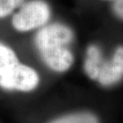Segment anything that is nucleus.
I'll return each mask as SVG.
<instances>
[{"instance_id":"nucleus-3","label":"nucleus","mask_w":123,"mask_h":123,"mask_svg":"<svg viewBox=\"0 0 123 123\" xmlns=\"http://www.w3.org/2000/svg\"><path fill=\"white\" fill-rule=\"evenodd\" d=\"M50 18V8L43 0H31L14 15L12 25L16 30L26 32L43 26Z\"/></svg>"},{"instance_id":"nucleus-5","label":"nucleus","mask_w":123,"mask_h":123,"mask_svg":"<svg viewBox=\"0 0 123 123\" xmlns=\"http://www.w3.org/2000/svg\"><path fill=\"white\" fill-rule=\"evenodd\" d=\"M102 62L99 49L96 46H90L87 51V58L85 61V70L90 79H98Z\"/></svg>"},{"instance_id":"nucleus-1","label":"nucleus","mask_w":123,"mask_h":123,"mask_svg":"<svg viewBox=\"0 0 123 123\" xmlns=\"http://www.w3.org/2000/svg\"><path fill=\"white\" fill-rule=\"evenodd\" d=\"M73 32L68 26L55 23L42 27L35 37V44L42 60L57 72L68 70L74 57L68 49L73 40Z\"/></svg>"},{"instance_id":"nucleus-7","label":"nucleus","mask_w":123,"mask_h":123,"mask_svg":"<svg viewBox=\"0 0 123 123\" xmlns=\"http://www.w3.org/2000/svg\"><path fill=\"white\" fill-rule=\"evenodd\" d=\"M22 2L23 0H0V18L9 16Z\"/></svg>"},{"instance_id":"nucleus-2","label":"nucleus","mask_w":123,"mask_h":123,"mask_svg":"<svg viewBox=\"0 0 123 123\" xmlns=\"http://www.w3.org/2000/svg\"><path fill=\"white\" fill-rule=\"evenodd\" d=\"M38 83L37 72L20 63L13 49L0 42V87L6 90L28 92Z\"/></svg>"},{"instance_id":"nucleus-4","label":"nucleus","mask_w":123,"mask_h":123,"mask_svg":"<svg viewBox=\"0 0 123 123\" xmlns=\"http://www.w3.org/2000/svg\"><path fill=\"white\" fill-rule=\"evenodd\" d=\"M123 77V47L116 49L112 59L102 62L98 79L102 85L109 86L118 82Z\"/></svg>"},{"instance_id":"nucleus-6","label":"nucleus","mask_w":123,"mask_h":123,"mask_svg":"<svg viewBox=\"0 0 123 123\" xmlns=\"http://www.w3.org/2000/svg\"><path fill=\"white\" fill-rule=\"evenodd\" d=\"M49 123H98V120L91 113L78 112L57 118Z\"/></svg>"},{"instance_id":"nucleus-8","label":"nucleus","mask_w":123,"mask_h":123,"mask_svg":"<svg viewBox=\"0 0 123 123\" xmlns=\"http://www.w3.org/2000/svg\"><path fill=\"white\" fill-rule=\"evenodd\" d=\"M113 8H114L115 13L119 18H123V0H116Z\"/></svg>"}]
</instances>
